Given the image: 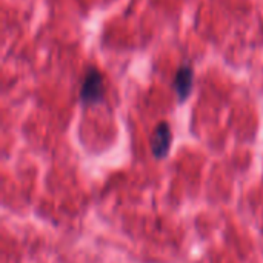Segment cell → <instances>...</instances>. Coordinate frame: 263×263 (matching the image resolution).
<instances>
[{
  "label": "cell",
  "instance_id": "6da1fadb",
  "mask_svg": "<svg viewBox=\"0 0 263 263\" xmlns=\"http://www.w3.org/2000/svg\"><path fill=\"white\" fill-rule=\"evenodd\" d=\"M105 86H103V77L99 69L89 68L85 74L82 89H80V99L86 105H94L103 99Z\"/></svg>",
  "mask_w": 263,
  "mask_h": 263
},
{
  "label": "cell",
  "instance_id": "7a4b0ae2",
  "mask_svg": "<svg viewBox=\"0 0 263 263\" xmlns=\"http://www.w3.org/2000/svg\"><path fill=\"white\" fill-rule=\"evenodd\" d=\"M171 146V129L168 126V123L162 122L156 126L153 136H151V151L154 154V157L157 159H163Z\"/></svg>",
  "mask_w": 263,
  "mask_h": 263
},
{
  "label": "cell",
  "instance_id": "3957f363",
  "mask_svg": "<svg viewBox=\"0 0 263 263\" xmlns=\"http://www.w3.org/2000/svg\"><path fill=\"white\" fill-rule=\"evenodd\" d=\"M193 80H194V72H193L191 66L183 65L177 69V72L174 76L173 86H174V91L180 102L188 99V96L193 89Z\"/></svg>",
  "mask_w": 263,
  "mask_h": 263
}]
</instances>
